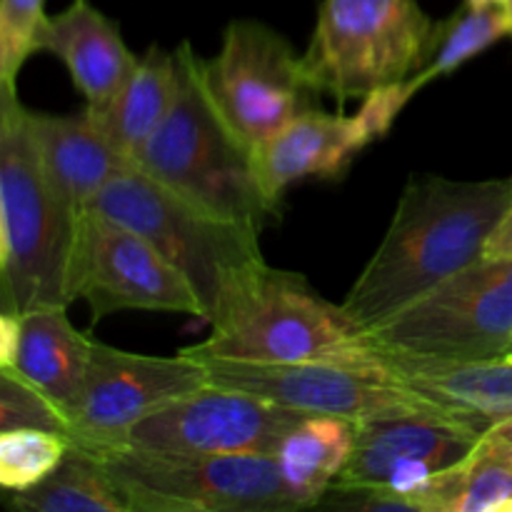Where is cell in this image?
Instances as JSON below:
<instances>
[{
    "instance_id": "cell-14",
    "label": "cell",
    "mask_w": 512,
    "mask_h": 512,
    "mask_svg": "<svg viewBox=\"0 0 512 512\" xmlns=\"http://www.w3.org/2000/svg\"><path fill=\"white\" fill-rule=\"evenodd\" d=\"M480 433L433 420H375L360 423L348 465L333 488L370 485L405 493L418 505V490L440 470L473 450Z\"/></svg>"
},
{
    "instance_id": "cell-9",
    "label": "cell",
    "mask_w": 512,
    "mask_h": 512,
    "mask_svg": "<svg viewBox=\"0 0 512 512\" xmlns=\"http://www.w3.org/2000/svg\"><path fill=\"white\" fill-rule=\"evenodd\" d=\"M373 335L390 353L418 358H503L512 340V260H475Z\"/></svg>"
},
{
    "instance_id": "cell-1",
    "label": "cell",
    "mask_w": 512,
    "mask_h": 512,
    "mask_svg": "<svg viewBox=\"0 0 512 512\" xmlns=\"http://www.w3.org/2000/svg\"><path fill=\"white\" fill-rule=\"evenodd\" d=\"M512 203V175L448 180L413 175L385 238L360 270L343 305L365 328H378L483 258L488 235Z\"/></svg>"
},
{
    "instance_id": "cell-23",
    "label": "cell",
    "mask_w": 512,
    "mask_h": 512,
    "mask_svg": "<svg viewBox=\"0 0 512 512\" xmlns=\"http://www.w3.org/2000/svg\"><path fill=\"white\" fill-rule=\"evenodd\" d=\"M8 503L23 512H130L103 455L73 443L50 478Z\"/></svg>"
},
{
    "instance_id": "cell-8",
    "label": "cell",
    "mask_w": 512,
    "mask_h": 512,
    "mask_svg": "<svg viewBox=\"0 0 512 512\" xmlns=\"http://www.w3.org/2000/svg\"><path fill=\"white\" fill-rule=\"evenodd\" d=\"M130 512H295L273 455L103 450Z\"/></svg>"
},
{
    "instance_id": "cell-5",
    "label": "cell",
    "mask_w": 512,
    "mask_h": 512,
    "mask_svg": "<svg viewBox=\"0 0 512 512\" xmlns=\"http://www.w3.org/2000/svg\"><path fill=\"white\" fill-rule=\"evenodd\" d=\"M88 210L148 238L193 285L210 320L235 288L268 265L255 225L220 218L170 193L138 168L118 175Z\"/></svg>"
},
{
    "instance_id": "cell-25",
    "label": "cell",
    "mask_w": 512,
    "mask_h": 512,
    "mask_svg": "<svg viewBox=\"0 0 512 512\" xmlns=\"http://www.w3.org/2000/svg\"><path fill=\"white\" fill-rule=\"evenodd\" d=\"M68 450V435L38 428L0 430V485L8 495L35 488L58 470Z\"/></svg>"
},
{
    "instance_id": "cell-4",
    "label": "cell",
    "mask_w": 512,
    "mask_h": 512,
    "mask_svg": "<svg viewBox=\"0 0 512 512\" xmlns=\"http://www.w3.org/2000/svg\"><path fill=\"white\" fill-rule=\"evenodd\" d=\"M175 58L178 93L135 165L195 208L263 230L280 218V210L260 188L253 150L235 138L210 103L200 80V55L188 40L178 45Z\"/></svg>"
},
{
    "instance_id": "cell-17",
    "label": "cell",
    "mask_w": 512,
    "mask_h": 512,
    "mask_svg": "<svg viewBox=\"0 0 512 512\" xmlns=\"http://www.w3.org/2000/svg\"><path fill=\"white\" fill-rule=\"evenodd\" d=\"M55 55L68 68L70 80L83 93L85 108L98 113L123 90L138 68V55L128 48L118 25L90 0H73L60 13L45 18L38 53Z\"/></svg>"
},
{
    "instance_id": "cell-22",
    "label": "cell",
    "mask_w": 512,
    "mask_h": 512,
    "mask_svg": "<svg viewBox=\"0 0 512 512\" xmlns=\"http://www.w3.org/2000/svg\"><path fill=\"white\" fill-rule=\"evenodd\" d=\"M420 512H512V463L495 440L480 435L463 460L418 490Z\"/></svg>"
},
{
    "instance_id": "cell-3",
    "label": "cell",
    "mask_w": 512,
    "mask_h": 512,
    "mask_svg": "<svg viewBox=\"0 0 512 512\" xmlns=\"http://www.w3.org/2000/svg\"><path fill=\"white\" fill-rule=\"evenodd\" d=\"M208 323V338L183 348L193 358L388 365L373 330L343 303L320 298L303 275L270 265L235 288Z\"/></svg>"
},
{
    "instance_id": "cell-11",
    "label": "cell",
    "mask_w": 512,
    "mask_h": 512,
    "mask_svg": "<svg viewBox=\"0 0 512 512\" xmlns=\"http://www.w3.org/2000/svg\"><path fill=\"white\" fill-rule=\"evenodd\" d=\"M208 383L203 360L183 350L165 358L95 343L83 385L65 405L70 443L95 453L128 445L143 420Z\"/></svg>"
},
{
    "instance_id": "cell-29",
    "label": "cell",
    "mask_w": 512,
    "mask_h": 512,
    "mask_svg": "<svg viewBox=\"0 0 512 512\" xmlns=\"http://www.w3.org/2000/svg\"><path fill=\"white\" fill-rule=\"evenodd\" d=\"M485 435L498 443V448L508 455L510 463H512V413L505 415V418L495 420V423L485 430Z\"/></svg>"
},
{
    "instance_id": "cell-18",
    "label": "cell",
    "mask_w": 512,
    "mask_h": 512,
    "mask_svg": "<svg viewBox=\"0 0 512 512\" xmlns=\"http://www.w3.org/2000/svg\"><path fill=\"white\" fill-rule=\"evenodd\" d=\"M28 120L45 173L80 213H85L118 175L138 168L105 138L88 110L53 115L28 108Z\"/></svg>"
},
{
    "instance_id": "cell-28",
    "label": "cell",
    "mask_w": 512,
    "mask_h": 512,
    "mask_svg": "<svg viewBox=\"0 0 512 512\" xmlns=\"http://www.w3.org/2000/svg\"><path fill=\"white\" fill-rule=\"evenodd\" d=\"M483 258L488 260H512V203L498 220L493 233L488 235L483 248Z\"/></svg>"
},
{
    "instance_id": "cell-21",
    "label": "cell",
    "mask_w": 512,
    "mask_h": 512,
    "mask_svg": "<svg viewBox=\"0 0 512 512\" xmlns=\"http://www.w3.org/2000/svg\"><path fill=\"white\" fill-rule=\"evenodd\" d=\"M178 93V58L160 45H150L138 60V68L130 75L118 95L93 113V120L105 138L135 163L158 125L168 115Z\"/></svg>"
},
{
    "instance_id": "cell-27",
    "label": "cell",
    "mask_w": 512,
    "mask_h": 512,
    "mask_svg": "<svg viewBox=\"0 0 512 512\" xmlns=\"http://www.w3.org/2000/svg\"><path fill=\"white\" fill-rule=\"evenodd\" d=\"M13 428H38L68 435V420L63 408L43 390L0 368V430Z\"/></svg>"
},
{
    "instance_id": "cell-15",
    "label": "cell",
    "mask_w": 512,
    "mask_h": 512,
    "mask_svg": "<svg viewBox=\"0 0 512 512\" xmlns=\"http://www.w3.org/2000/svg\"><path fill=\"white\" fill-rule=\"evenodd\" d=\"M380 140L365 113L343 115L303 110L283 130L253 150L258 183L283 213V195L305 180H340L368 145Z\"/></svg>"
},
{
    "instance_id": "cell-13",
    "label": "cell",
    "mask_w": 512,
    "mask_h": 512,
    "mask_svg": "<svg viewBox=\"0 0 512 512\" xmlns=\"http://www.w3.org/2000/svg\"><path fill=\"white\" fill-rule=\"evenodd\" d=\"M300 418L303 413L210 380L143 420L128 445L163 453L273 455Z\"/></svg>"
},
{
    "instance_id": "cell-12",
    "label": "cell",
    "mask_w": 512,
    "mask_h": 512,
    "mask_svg": "<svg viewBox=\"0 0 512 512\" xmlns=\"http://www.w3.org/2000/svg\"><path fill=\"white\" fill-rule=\"evenodd\" d=\"M75 298L93 323L120 310H153L203 318V305L183 273L140 233L98 210H85Z\"/></svg>"
},
{
    "instance_id": "cell-19",
    "label": "cell",
    "mask_w": 512,
    "mask_h": 512,
    "mask_svg": "<svg viewBox=\"0 0 512 512\" xmlns=\"http://www.w3.org/2000/svg\"><path fill=\"white\" fill-rule=\"evenodd\" d=\"M388 368L413 388L488 420L512 413V358L438 360L385 350Z\"/></svg>"
},
{
    "instance_id": "cell-24",
    "label": "cell",
    "mask_w": 512,
    "mask_h": 512,
    "mask_svg": "<svg viewBox=\"0 0 512 512\" xmlns=\"http://www.w3.org/2000/svg\"><path fill=\"white\" fill-rule=\"evenodd\" d=\"M508 35L510 30L503 5L473 8V5L463 3L448 20L438 23V38H435L433 55H430L428 63L413 78L403 80L398 85L400 95L405 98V103H410L425 85L455 73L468 60L478 58L480 53L493 48L498 40L508 38Z\"/></svg>"
},
{
    "instance_id": "cell-30",
    "label": "cell",
    "mask_w": 512,
    "mask_h": 512,
    "mask_svg": "<svg viewBox=\"0 0 512 512\" xmlns=\"http://www.w3.org/2000/svg\"><path fill=\"white\" fill-rule=\"evenodd\" d=\"M465 3L473 8H493V5H503L505 0H465Z\"/></svg>"
},
{
    "instance_id": "cell-26",
    "label": "cell",
    "mask_w": 512,
    "mask_h": 512,
    "mask_svg": "<svg viewBox=\"0 0 512 512\" xmlns=\"http://www.w3.org/2000/svg\"><path fill=\"white\" fill-rule=\"evenodd\" d=\"M45 0H0V90H18L25 60L38 53Z\"/></svg>"
},
{
    "instance_id": "cell-31",
    "label": "cell",
    "mask_w": 512,
    "mask_h": 512,
    "mask_svg": "<svg viewBox=\"0 0 512 512\" xmlns=\"http://www.w3.org/2000/svg\"><path fill=\"white\" fill-rule=\"evenodd\" d=\"M503 10H505V18H508V30H510V38H512V0H505Z\"/></svg>"
},
{
    "instance_id": "cell-20",
    "label": "cell",
    "mask_w": 512,
    "mask_h": 512,
    "mask_svg": "<svg viewBox=\"0 0 512 512\" xmlns=\"http://www.w3.org/2000/svg\"><path fill=\"white\" fill-rule=\"evenodd\" d=\"M358 423L333 415H303L285 433L273 458L298 510L318 508L348 465Z\"/></svg>"
},
{
    "instance_id": "cell-10",
    "label": "cell",
    "mask_w": 512,
    "mask_h": 512,
    "mask_svg": "<svg viewBox=\"0 0 512 512\" xmlns=\"http://www.w3.org/2000/svg\"><path fill=\"white\" fill-rule=\"evenodd\" d=\"M198 65L213 108L250 150L308 110L303 55L260 20H230L218 53Z\"/></svg>"
},
{
    "instance_id": "cell-6",
    "label": "cell",
    "mask_w": 512,
    "mask_h": 512,
    "mask_svg": "<svg viewBox=\"0 0 512 512\" xmlns=\"http://www.w3.org/2000/svg\"><path fill=\"white\" fill-rule=\"evenodd\" d=\"M438 23L418 0H323L303 53L313 93L338 103L413 78L433 55Z\"/></svg>"
},
{
    "instance_id": "cell-2",
    "label": "cell",
    "mask_w": 512,
    "mask_h": 512,
    "mask_svg": "<svg viewBox=\"0 0 512 512\" xmlns=\"http://www.w3.org/2000/svg\"><path fill=\"white\" fill-rule=\"evenodd\" d=\"M83 215L45 173L18 90H0V313L78 300Z\"/></svg>"
},
{
    "instance_id": "cell-7",
    "label": "cell",
    "mask_w": 512,
    "mask_h": 512,
    "mask_svg": "<svg viewBox=\"0 0 512 512\" xmlns=\"http://www.w3.org/2000/svg\"><path fill=\"white\" fill-rule=\"evenodd\" d=\"M185 353V350H183ZM203 360L213 383L248 390L258 398L303 415H333L350 423L433 420L483 435L490 423L463 405L438 400L400 380L388 365L343 363H243Z\"/></svg>"
},
{
    "instance_id": "cell-32",
    "label": "cell",
    "mask_w": 512,
    "mask_h": 512,
    "mask_svg": "<svg viewBox=\"0 0 512 512\" xmlns=\"http://www.w3.org/2000/svg\"><path fill=\"white\" fill-rule=\"evenodd\" d=\"M503 358H512V340H510V345H508V350H505Z\"/></svg>"
},
{
    "instance_id": "cell-16",
    "label": "cell",
    "mask_w": 512,
    "mask_h": 512,
    "mask_svg": "<svg viewBox=\"0 0 512 512\" xmlns=\"http://www.w3.org/2000/svg\"><path fill=\"white\" fill-rule=\"evenodd\" d=\"M68 308L0 313V368L20 375L63 408L75 398L98 340L70 323Z\"/></svg>"
}]
</instances>
